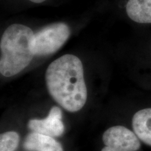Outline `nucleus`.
Listing matches in <instances>:
<instances>
[{
  "label": "nucleus",
  "mask_w": 151,
  "mask_h": 151,
  "mask_svg": "<svg viewBox=\"0 0 151 151\" xmlns=\"http://www.w3.org/2000/svg\"><path fill=\"white\" fill-rule=\"evenodd\" d=\"M46 83L50 95L66 111L77 112L86 104L88 90L83 67L74 55H64L49 65Z\"/></svg>",
  "instance_id": "f257e3e1"
},
{
  "label": "nucleus",
  "mask_w": 151,
  "mask_h": 151,
  "mask_svg": "<svg viewBox=\"0 0 151 151\" xmlns=\"http://www.w3.org/2000/svg\"><path fill=\"white\" fill-rule=\"evenodd\" d=\"M35 33L21 24H13L6 29L0 42V73L11 77L25 69L35 55L32 41Z\"/></svg>",
  "instance_id": "f03ea898"
},
{
  "label": "nucleus",
  "mask_w": 151,
  "mask_h": 151,
  "mask_svg": "<svg viewBox=\"0 0 151 151\" xmlns=\"http://www.w3.org/2000/svg\"><path fill=\"white\" fill-rule=\"evenodd\" d=\"M70 29L66 23L55 22L35 33L32 51L35 56L54 53L63 46L70 36Z\"/></svg>",
  "instance_id": "7ed1b4c3"
},
{
  "label": "nucleus",
  "mask_w": 151,
  "mask_h": 151,
  "mask_svg": "<svg viewBox=\"0 0 151 151\" xmlns=\"http://www.w3.org/2000/svg\"><path fill=\"white\" fill-rule=\"evenodd\" d=\"M105 146L101 151H137L141 148L140 139L134 132L121 125L107 129L104 133Z\"/></svg>",
  "instance_id": "20e7f679"
},
{
  "label": "nucleus",
  "mask_w": 151,
  "mask_h": 151,
  "mask_svg": "<svg viewBox=\"0 0 151 151\" xmlns=\"http://www.w3.org/2000/svg\"><path fill=\"white\" fill-rule=\"evenodd\" d=\"M27 127L33 132L54 138L61 137L65 132L61 109L55 106H52L46 118L32 119L28 122Z\"/></svg>",
  "instance_id": "39448f33"
},
{
  "label": "nucleus",
  "mask_w": 151,
  "mask_h": 151,
  "mask_svg": "<svg viewBox=\"0 0 151 151\" xmlns=\"http://www.w3.org/2000/svg\"><path fill=\"white\" fill-rule=\"evenodd\" d=\"M23 148L27 151H64L61 143L54 137L33 132L26 136Z\"/></svg>",
  "instance_id": "423d86ee"
},
{
  "label": "nucleus",
  "mask_w": 151,
  "mask_h": 151,
  "mask_svg": "<svg viewBox=\"0 0 151 151\" xmlns=\"http://www.w3.org/2000/svg\"><path fill=\"white\" fill-rule=\"evenodd\" d=\"M132 128L145 144L151 146V108H146L134 113L132 120Z\"/></svg>",
  "instance_id": "0eeeda50"
},
{
  "label": "nucleus",
  "mask_w": 151,
  "mask_h": 151,
  "mask_svg": "<svg viewBox=\"0 0 151 151\" xmlns=\"http://www.w3.org/2000/svg\"><path fill=\"white\" fill-rule=\"evenodd\" d=\"M125 9L128 17L133 21L151 24V0H129Z\"/></svg>",
  "instance_id": "6e6552de"
},
{
  "label": "nucleus",
  "mask_w": 151,
  "mask_h": 151,
  "mask_svg": "<svg viewBox=\"0 0 151 151\" xmlns=\"http://www.w3.org/2000/svg\"><path fill=\"white\" fill-rule=\"evenodd\" d=\"M20 142V136L16 132L9 131L0 136V151H15Z\"/></svg>",
  "instance_id": "1a4fd4ad"
},
{
  "label": "nucleus",
  "mask_w": 151,
  "mask_h": 151,
  "mask_svg": "<svg viewBox=\"0 0 151 151\" xmlns=\"http://www.w3.org/2000/svg\"><path fill=\"white\" fill-rule=\"evenodd\" d=\"M29 1H32V2H33V3L40 4V3L43 2V1H46V0H29Z\"/></svg>",
  "instance_id": "9d476101"
}]
</instances>
